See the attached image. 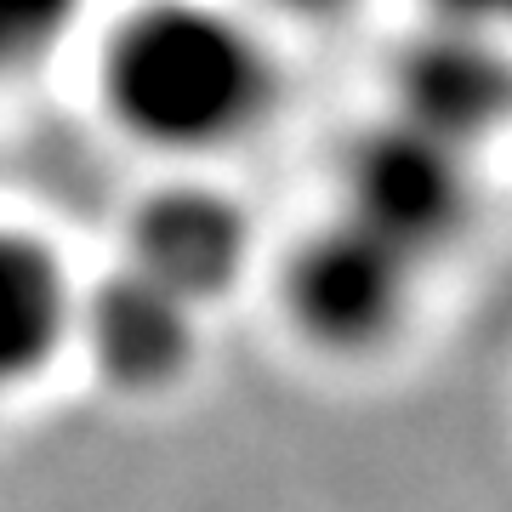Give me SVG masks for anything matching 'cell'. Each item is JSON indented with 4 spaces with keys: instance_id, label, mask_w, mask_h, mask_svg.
<instances>
[{
    "instance_id": "obj_1",
    "label": "cell",
    "mask_w": 512,
    "mask_h": 512,
    "mask_svg": "<svg viewBox=\"0 0 512 512\" xmlns=\"http://www.w3.org/2000/svg\"><path fill=\"white\" fill-rule=\"evenodd\" d=\"M103 109L160 154H217L251 137L279 92L268 46L211 0H143L97 57Z\"/></svg>"
},
{
    "instance_id": "obj_2",
    "label": "cell",
    "mask_w": 512,
    "mask_h": 512,
    "mask_svg": "<svg viewBox=\"0 0 512 512\" xmlns=\"http://www.w3.org/2000/svg\"><path fill=\"white\" fill-rule=\"evenodd\" d=\"M416 256L399 251L376 228L336 211V222L313 228L279 274L285 319L296 336L336 359H365L382 353L410 319V291H416Z\"/></svg>"
},
{
    "instance_id": "obj_3",
    "label": "cell",
    "mask_w": 512,
    "mask_h": 512,
    "mask_svg": "<svg viewBox=\"0 0 512 512\" xmlns=\"http://www.w3.org/2000/svg\"><path fill=\"white\" fill-rule=\"evenodd\" d=\"M342 211L376 228L416 262L450 245L473 217L467 148L444 143L410 120H382L348 148L342 165Z\"/></svg>"
},
{
    "instance_id": "obj_4",
    "label": "cell",
    "mask_w": 512,
    "mask_h": 512,
    "mask_svg": "<svg viewBox=\"0 0 512 512\" xmlns=\"http://www.w3.org/2000/svg\"><path fill=\"white\" fill-rule=\"evenodd\" d=\"M74 342L92 370L120 393H165L200 348V308L160 279L120 268L74 296Z\"/></svg>"
},
{
    "instance_id": "obj_5",
    "label": "cell",
    "mask_w": 512,
    "mask_h": 512,
    "mask_svg": "<svg viewBox=\"0 0 512 512\" xmlns=\"http://www.w3.org/2000/svg\"><path fill=\"white\" fill-rule=\"evenodd\" d=\"M393 92H399L393 109L399 120L456 148H473L501 120H512V57L501 52V35L439 18L399 52Z\"/></svg>"
},
{
    "instance_id": "obj_6",
    "label": "cell",
    "mask_w": 512,
    "mask_h": 512,
    "mask_svg": "<svg viewBox=\"0 0 512 512\" xmlns=\"http://www.w3.org/2000/svg\"><path fill=\"white\" fill-rule=\"evenodd\" d=\"M251 256V222L228 194L205 183H171L148 194L131 217V268L160 279L165 291L205 308L239 279Z\"/></svg>"
},
{
    "instance_id": "obj_7",
    "label": "cell",
    "mask_w": 512,
    "mask_h": 512,
    "mask_svg": "<svg viewBox=\"0 0 512 512\" xmlns=\"http://www.w3.org/2000/svg\"><path fill=\"white\" fill-rule=\"evenodd\" d=\"M74 279L40 234L0 228V404L18 399L74 342Z\"/></svg>"
},
{
    "instance_id": "obj_8",
    "label": "cell",
    "mask_w": 512,
    "mask_h": 512,
    "mask_svg": "<svg viewBox=\"0 0 512 512\" xmlns=\"http://www.w3.org/2000/svg\"><path fill=\"white\" fill-rule=\"evenodd\" d=\"M80 0H0V80L35 69L69 35Z\"/></svg>"
},
{
    "instance_id": "obj_9",
    "label": "cell",
    "mask_w": 512,
    "mask_h": 512,
    "mask_svg": "<svg viewBox=\"0 0 512 512\" xmlns=\"http://www.w3.org/2000/svg\"><path fill=\"white\" fill-rule=\"evenodd\" d=\"M433 12L444 23H467V29H484V35L512 29V0H433Z\"/></svg>"
},
{
    "instance_id": "obj_10",
    "label": "cell",
    "mask_w": 512,
    "mask_h": 512,
    "mask_svg": "<svg viewBox=\"0 0 512 512\" xmlns=\"http://www.w3.org/2000/svg\"><path fill=\"white\" fill-rule=\"evenodd\" d=\"M279 12H291V18H325V12H342L348 0H268Z\"/></svg>"
}]
</instances>
